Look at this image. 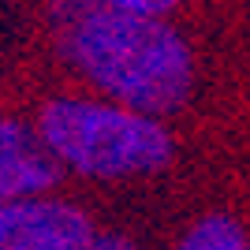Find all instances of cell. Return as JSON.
Masks as SVG:
<instances>
[{
    "instance_id": "cell-4",
    "label": "cell",
    "mask_w": 250,
    "mask_h": 250,
    "mask_svg": "<svg viewBox=\"0 0 250 250\" xmlns=\"http://www.w3.org/2000/svg\"><path fill=\"white\" fill-rule=\"evenodd\" d=\"M56 179H60V161L45 146L42 131L26 127L22 120L0 116V198H42Z\"/></svg>"
},
{
    "instance_id": "cell-1",
    "label": "cell",
    "mask_w": 250,
    "mask_h": 250,
    "mask_svg": "<svg viewBox=\"0 0 250 250\" xmlns=\"http://www.w3.org/2000/svg\"><path fill=\"white\" fill-rule=\"evenodd\" d=\"M63 49L79 71L131 112L165 116L187 104L194 60L168 22L131 15L112 4L79 8L63 26Z\"/></svg>"
},
{
    "instance_id": "cell-6",
    "label": "cell",
    "mask_w": 250,
    "mask_h": 250,
    "mask_svg": "<svg viewBox=\"0 0 250 250\" xmlns=\"http://www.w3.org/2000/svg\"><path fill=\"white\" fill-rule=\"evenodd\" d=\"M120 11H131V15H146V19H161L165 11L176 8V0H104Z\"/></svg>"
},
{
    "instance_id": "cell-3",
    "label": "cell",
    "mask_w": 250,
    "mask_h": 250,
    "mask_svg": "<svg viewBox=\"0 0 250 250\" xmlns=\"http://www.w3.org/2000/svg\"><path fill=\"white\" fill-rule=\"evenodd\" d=\"M90 239L86 213L56 198L8 202L0 220V250H86Z\"/></svg>"
},
{
    "instance_id": "cell-5",
    "label": "cell",
    "mask_w": 250,
    "mask_h": 250,
    "mask_svg": "<svg viewBox=\"0 0 250 250\" xmlns=\"http://www.w3.org/2000/svg\"><path fill=\"white\" fill-rule=\"evenodd\" d=\"M247 243L250 239L239 220L228 213H213V217H202L194 228H187L176 250H247Z\"/></svg>"
},
{
    "instance_id": "cell-7",
    "label": "cell",
    "mask_w": 250,
    "mask_h": 250,
    "mask_svg": "<svg viewBox=\"0 0 250 250\" xmlns=\"http://www.w3.org/2000/svg\"><path fill=\"white\" fill-rule=\"evenodd\" d=\"M86 250H138V247L124 231H94V239L86 243Z\"/></svg>"
},
{
    "instance_id": "cell-9",
    "label": "cell",
    "mask_w": 250,
    "mask_h": 250,
    "mask_svg": "<svg viewBox=\"0 0 250 250\" xmlns=\"http://www.w3.org/2000/svg\"><path fill=\"white\" fill-rule=\"evenodd\" d=\"M247 250H250V243H247Z\"/></svg>"
},
{
    "instance_id": "cell-8",
    "label": "cell",
    "mask_w": 250,
    "mask_h": 250,
    "mask_svg": "<svg viewBox=\"0 0 250 250\" xmlns=\"http://www.w3.org/2000/svg\"><path fill=\"white\" fill-rule=\"evenodd\" d=\"M4 209H8V202H4V198H0V220H4Z\"/></svg>"
},
{
    "instance_id": "cell-2",
    "label": "cell",
    "mask_w": 250,
    "mask_h": 250,
    "mask_svg": "<svg viewBox=\"0 0 250 250\" xmlns=\"http://www.w3.org/2000/svg\"><path fill=\"white\" fill-rule=\"evenodd\" d=\"M38 131L60 165L94 179L157 172L172 157L165 124L108 101L56 97L42 108Z\"/></svg>"
}]
</instances>
